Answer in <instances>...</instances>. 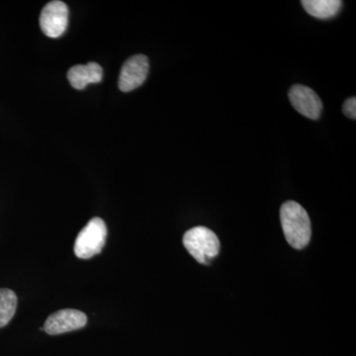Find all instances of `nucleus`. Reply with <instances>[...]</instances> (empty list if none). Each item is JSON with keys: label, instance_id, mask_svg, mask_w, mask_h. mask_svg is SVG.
<instances>
[{"label": "nucleus", "instance_id": "nucleus-2", "mask_svg": "<svg viewBox=\"0 0 356 356\" xmlns=\"http://www.w3.org/2000/svg\"><path fill=\"white\" fill-rule=\"evenodd\" d=\"M184 245L198 262L209 264L219 254L220 241L216 234L206 227H195L184 234Z\"/></svg>", "mask_w": 356, "mask_h": 356}, {"label": "nucleus", "instance_id": "nucleus-11", "mask_svg": "<svg viewBox=\"0 0 356 356\" xmlns=\"http://www.w3.org/2000/svg\"><path fill=\"white\" fill-rule=\"evenodd\" d=\"M343 114L346 115L348 118L356 119V98L351 97L348 98L346 102L343 103Z\"/></svg>", "mask_w": 356, "mask_h": 356}, {"label": "nucleus", "instance_id": "nucleus-4", "mask_svg": "<svg viewBox=\"0 0 356 356\" xmlns=\"http://www.w3.org/2000/svg\"><path fill=\"white\" fill-rule=\"evenodd\" d=\"M69 8L60 0L49 2L40 15V27L46 36L58 38L67 30Z\"/></svg>", "mask_w": 356, "mask_h": 356}, {"label": "nucleus", "instance_id": "nucleus-1", "mask_svg": "<svg viewBox=\"0 0 356 356\" xmlns=\"http://www.w3.org/2000/svg\"><path fill=\"white\" fill-rule=\"evenodd\" d=\"M280 221L285 238L292 248L302 250L310 243L312 228L307 211L295 201L281 206Z\"/></svg>", "mask_w": 356, "mask_h": 356}, {"label": "nucleus", "instance_id": "nucleus-3", "mask_svg": "<svg viewBox=\"0 0 356 356\" xmlns=\"http://www.w3.org/2000/svg\"><path fill=\"white\" fill-rule=\"evenodd\" d=\"M107 228L102 218L95 217L77 236L74 254L79 259H88L102 252L106 242Z\"/></svg>", "mask_w": 356, "mask_h": 356}, {"label": "nucleus", "instance_id": "nucleus-5", "mask_svg": "<svg viewBox=\"0 0 356 356\" xmlns=\"http://www.w3.org/2000/svg\"><path fill=\"white\" fill-rule=\"evenodd\" d=\"M88 324V317L83 312L65 309L51 314L44 323V330L51 336L83 329Z\"/></svg>", "mask_w": 356, "mask_h": 356}, {"label": "nucleus", "instance_id": "nucleus-7", "mask_svg": "<svg viewBox=\"0 0 356 356\" xmlns=\"http://www.w3.org/2000/svg\"><path fill=\"white\" fill-rule=\"evenodd\" d=\"M288 96L292 106L300 114L312 120L320 118L323 103L313 89L302 84H295L290 89Z\"/></svg>", "mask_w": 356, "mask_h": 356}, {"label": "nucleus", "instance_id": "nucleus-9", "mask_svg": "<svg viewBox=\"0 0 356 356\" xmlns=\"http://www.w3.org/2000/svg\"><path fill=\"white\" fill-rule=\"evenodd\" d=\"M301 3L307 13L318 19L334 17L343 6L341 0H303Z\"/></svg>", "mask_w": 356, "mask_h": 356}, {"label": "nucleus", "instance_id": "nucleus-8", "mask_svg": "<svg viewBox=\"0 0 356 356\" xmlns=\"http://www.w3.org/2000/svg\"><path fill=\"white\" fill-rule=\"evenodd\" d=\"M103 70L97 63L90 62L86 65H77L70 67L67 79L70 86L77 90H83L89 83H98L102 81Z\"/></svg>", "mask_w": 356, "mask_h": 356}, {"label": "nucleus", "instance_id": "nucleus-6", "mask_svg": "<svg viewBox=\"0 0 356 356\" xmlns=\"http://www.w3.org/2000/svg\"><path fill=\"white\" fill-rule=\"evenodd\" d=\"M149 58L144 55L133 56L122 67L119 76V88L129 92L145 83L149 74Z\"/></svg>", "mask_w": 356, "mask_h": 356}, {"label": "nucleus", "instance_id": "nucleus-10", "mask_svg": "<svg viewBox=\"0 0 356 356\" xmlns=\"http://www.w3.org/2000/svg\"><path fill=\"white\" fill-rule=\"evenodd\" d=\"M17 296L10 289H0V327H6L15 314Z\"/></svg>", "mask_w": 356, "mask_h": 356}]
</instances>
